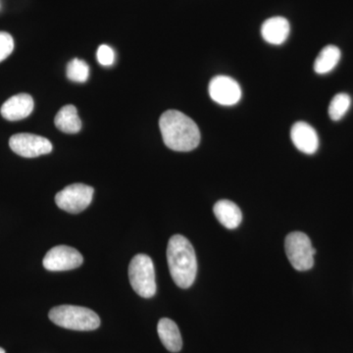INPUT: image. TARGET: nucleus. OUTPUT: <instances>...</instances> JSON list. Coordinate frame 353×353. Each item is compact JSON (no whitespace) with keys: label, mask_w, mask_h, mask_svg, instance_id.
<instances>
[{"label":"nucleus","mask_w":353,"mask_h":353,"mask_svg":"<svg viewBox=\"0 0 353 353\" xmlns=\"http://www.w3.org/2000/svg\"><path fill=\"white\" fill-rule=\"evenodd\" d=\"M165 145L175 152H192L201 143V131L196 123L178 110H168L159 120Z\"/></svg>","instance_id":"1"},{"label":"nucleus","mask_w":353,"mask_h":353,"mask_svg":"<svg viewBox=\"0 0 353 353\" xmlns=\"http://www.w3.org/2000/svg\"><path fill=\"white\" fill-rule=\"evenodd\" d=\"M167 261L171 277L181 289H189L197 273V261L194 246L182 234L172 236L167 246Z\"/></svg>","instance_id":"2"},{"label":"nucleus","mask_w":353,"mask_h":353,"mask_svg":"<svg viewBox=\"0 0 353 353\" xmlns=\"http://www.w3.org/2000/svg\"><path fill=\"white\" fill-rule=\"evenodd\" d=\"M48 317L57 326L73 331H94L101 326L99 315L82 306H57L51 309Z\"/></svg>","instance_id":"3"},{"label":"nucleus","mask_w":353,"mask_h":353,"mask_svg":"<svg viewBox=\"0 0 353 353\" xmlns=\"http://www.w3.org/2000/svg\"><path fill=\"white\" fill-rule=\"evenodd\" d=\"M130 283L134 292L143 299H150L157 292L155 269L148 255L138 254L129 266Z\"/></svg>","instance_id":"4"},{"label":"nucleus","mask_w":353,"mask_h":353,"mask_svg":"<svg viewBox=\"0 0 353 353\" xmlns=\"http://www.w3.org/2000/svg\"><path fill=\"white\" fill-rule=\"evenodd\" d=\"M288 259L297 271H307L314 265L316 250L307 234L294 232L288 234L285 241Z\"/></svg>","instance_id":"5"},{"label":"nucleus","mask_w":353,"mask_h":353,"mask_svg":"<svg viewBox=\"0 0 353 353\" xmlns=\"http://www.w3.org/2000/svg\"><path fill=\"white\" fill-rule=\"evenodd\" d=\"M94 190L83 183H74L58 192L55 196L58 208L72 214H78L88 208Z\"/></svg>","instance_id":"6"},{"label":"nucleus","mask_w":353,"mask_h":353,"mask_svg":"<svg viewBox=\"0 0 353 353\" xmlns=\"http://www.w3.org/2000/svg\"><path fill=\"white\" fill-rule=\"evenodd\" d=\"M9 145L16 154L25 158L39 157L52 152V145L48 139L27 132L14 134Z\"/></svg>","instance_id":"7"},{"label":"nucleus","mask_w":353,"mask_h":353,"mask_svg":"<svg viewBox=\"0 0 353 353\" xmlns=\"http://www.w3.org/2000/svg\"><path fill=\"white\" fill-rule=\"evenodd\" d=\"M83 255L75 248L58 245L51 248L43 259V267L48 271H68L83 264Z\"/></svg>","instance_id":"8"},{"label":"nucleus","mask_w":353,"mask_h":353,"mask_svg":"<svg viewBox=\"0 0 353 353\" xmlns=\"http://www.w3.org/2000/svg\"><path fill=\"white\" fill-rule=\"evenodd\" d=\"M209 95L216 103L222 106H233L241 99V88L231 77L216 76L209 83Z\"/></svg>","instance_id":"9"},{"label":"nucleus","mask_w":353,"mask_h":353,"mask_svg":"<svg viewBox=\"0 0 353 353\" xmlns=\"http://www.w3.org/2000/svg\"><path fill=\"white\" fill-rule=\"evenodd\" d=\"M290 139L297 150L305 154H314L319 148L317 132L305 122L294 123L290 130Z\"/></svg>","instance_id":"10"},{"label":"nucleus","mask_w":353,"mask_h":353,"mask_svg":"<svg viewBox=\"0 0 353 353\" xmlns=\"http://www.w3.org/2000/svg\"><path fill=\"white\" fill-rule=\"evenodd\" d=\"M34 110V99L28 94L14 95L1 106L2 117L8 121H19L31 115Z\"/></svg>","instance_id":"11"},{"label":"nucleus","mask_w":353,"mask_h":353,"mask_svg":"<svg viewBox=\"0 0 353 353\" xmlns=\"http://www.w3.org/2000/svg\"><path fill=\"white\" fill-rule=\"evenodd\" d=\"M290 26L284 17H273L265 21L261 27L262 38L273 46H281L289 38Z\"/></svg>","instance_id":"12"},{"label":"nucleus","mask_w":353,"mask_h":353,"mask_svg":"<svg viewBox=\"0 0 353 353\" xmlns=\"http://www.w3.org/2000/svg\"><path fill=\"white\" fill-rule=\"evenodd\" d=\"M213 212L220 224L227 229H236L240 226L243 220L240 208L233 201H227V199L216 202Z\"/></svg>","instance_id":"13"},{"label":"nucleus","mask_w":353,"mask_h":353,"mask_svg":"<svg viewBox=\"0 0 353 353\" xmlns=\"http://www.w3.org/2000/svg\"><path fill=\"white\" fill-rule=\"evenodd\" d=\"M157 332L160 341L169 352H179L182 350V336L175 322L163 318L158 322Z\"/></svg>","instance_id":"14"},{"label":"nucleus","mask_w":353,"mask_h":353,"mask_svg":"<svg viewBox=\"0 0 353 353\" xmlns=\"http://www.w3.org/2000/svg\"><path fill=\"white\" fill-rule=\"evenodd\" d=\"M55 126L66 134H77L82 129V121L74 105H66L60 109L54 119Z\"/></svg>","instance_id":"15"},{"label":"nucleus","mask_w":353,"mask_h":353,"mask_svg":"<svg viewBox=\"0 0 353 353\" xmlns=\"http://www.w3.org/2000/svg\"><path fill=\"white\" fill-rule=\"evenodd\" d=\"M341 55L340 48H336V46H325L316 58L314 63L316 73L325 75L333 71L334 67L340 62Z\"/></svg>","instance_id":"16"},{"label":"nucleus","mask_w":353,"mask_h":353,"mask_svg":"<svg viewBox=\"0 0 353 353\" xmlns=\"http://www.w3.org/2000/svg\"><path fill=\"white\" fill-rule=\"evenodd\" d=\"M352 104V99L347 94H338L334 95L329 106V116L333 121H340Z\"/></svg>","instance_id":"17"},{"label":"nucleus","mask_w":353,"mask_h":353,"mask_svg":"<svg viewBox=\"0 0 353 353\" xmlns=\"http://www.w3.org/2000/svg\"><path fill=\"white\" fill-rule=\"evenodd\" d=\"M66 74L67 78L72 82L85 83L87 82L90 75V67L87 62L75 58L67 65Z\"/></svg>","instance_id":"18"},{"label":"nucleus","mask_w":353,"mask_h":353,"mask_svg":"<svg viewBox=\"0 0 353 353\" xmlns=\"http://www.w3.org/2000/svg\"><path fill=\"white\" fill-rule=\"evenodd\" d=\"M14 50L12 36L6 32H0V63L6 60Z\"/></svg>","instance_id":"19"},{"label":"nucleus","mask_w":353,"mask_h":353,"mask_svg":"<svg viewBox=\"0 0 353 353\" xmlns=\"http://www.w3.org/2000/svg\"><path fill=\"white\" fill-rule=\"evenodd\" d=\"M97 60L102 66H111L114 63L115 60V53L110 46H106V44H102L99 46L97 53Z\"/></svg>","instance_id":"20"},{"label":"nucleus","mask_w":353,"mask_h":353,"mask_svg":"<svg viewBox=\"0 0 353 353\" xmlns=\"http://www.w3.org/2000/svg\"><path fill=\"white\" fill-rule=\"evenodd\" d=\"M0 353H6V350L3 348L0 347Z\"/></svg>","instance_id":"21"}]
</instances>
